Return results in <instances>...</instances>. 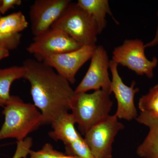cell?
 <instances>
[{"mask_svg": "<svg viewBox=\"0 0 158 158\" xmlns=\"http://www.w3.org/2000/svg\"><path fill=\"white\" fill-rule=\"evenodd\" d=\"M23 78L31 85L35 106L40 110L42 125L52 124L68 113L76 93L70 83L44 62L28 59L24 61Z\"/></svg>", "mask_w": 158, "mask_h": 158, "instance_id": "obj_1", "label": "cell"}, {"mask_svg": "<svg viewBox=\"0 0 158 158\" xmlns=\"http://www.w3.org/2000/svg\"><path fill=\"white\" fill-rule=\"evenodd\" d=\"M2 113L5 121L0 130V141L10 138L22 141L42 125V115L37 108L18 96H11Z\"/></svg>", "mask_w": 158, "mask_h": 158, "instance_id": "obj_2", "label": "cell"}, {"mask_svg": "<svg viewBox=\"0 0 158 158\" xmlns=\"http://www.w3.org/2000/svg\"><path fill=\"white\" fill-rule=\"evenodd\" d=\"M110 94L102 89L90 94L76 93L71 114L83 135L110 115L113 106Z\"/></svg>", "mask_w": 158, "mask_h": 158, "instance_id": "obj_3", "label": "cell"}, {"mask_svg": "<svg viewBox=\"0 0 158 158\" xmlns=\"http://www.w3.org/2000/svg\"><path fill=\"white\" fill-rule=\"evenodd\" d=\"M52 27L64 31L82 46H95L98 35L92 16L71 2Z\"/></svg>", "mask_w": 158, "mask_h": 158, "instance_id": "obj_4", "label": "cell"}, {"mask_svg": "<svg viewBox=\"0 0 158 158\" xmlns=\"http://www.w3.org/2000/svg\"><path fill=\"white\" fill-rule=\"evenodd\" d=\"M145 49L141 40H126L122 45L113 50L112 60L118 65L127 67L138 75L152 78L158 60L156 57L152 60H148L145 56Z\"/></svg>", "mask_w": 158, "mask_h": 158, "instance_id": "obj_5", "label": "cell"}, {"mask_svg": "<svg viewBox=\"0 0 158 158\" xmlns=\"http://www.w3.org/2000/svg\"><path fill=\"white\" fill-rule=\"evenodd\" d=\"M82 47L64 31L51 27L41 34L34 36L27 50L36 60L43 62L50 56L76 50Z\"/></svg>", "mask_w": 158, "mask_h": 158, "instance_id": "obj_6", "label": "cell"}, {"mask_svg": "<svg viewBox=\"0 0 158 158\" xmlns=\"http://www.w3.org/2000/svg\"><path fill=\"white\" fill-rule=\"evenodd\" d=\"M124 127L114 114L109 115L88 130L84 139L94 158H112L114 139Z\"/></svg>", "mask_w": 158, "mask_h": 158, "instance_id": "obj_7", "label": "cell"}, {"mask_svg": "<svg viewBox=\"0 0 158 158\" xmlns=\"http://www.w3.org/2000/svg\"><path fill=\"white\" fill-rule=\"evenodd\" d=\"M71 113L62 114L52 123L53 130L49 135L55 141L60 140L65 144L67 154L80 158H95L89 147L75 127Z\"/></svg>", "mask_w": 158, "mask_h": 158, "instance_id": "obj_8", "label": "cell"}, {"mask_svg": "<svg viewBox=\"0 0 158 158\" xmlns=\"http://www.w3.org/2000/svg\"><path fill=\"white\" fill-rule=\"evenodd\" d=\"M90 59L89 68L75 92L86 93L102 89L111 94V80L108 71L110 60L107 52L102 46H96Z\"/></svg>", "mask_w": 158, "mask_h": 158, "instance_id": "obj_9", "label": "cell"}, {"mask_svg": "<svg viewBox=\"0 0 158 158\" xmlns=\"http://www.w3.org/2000/svg\"><path fill=\"white\" fill-rule=\"evenodd\" d=\"M96 47L82 46L76 50L50 56L42 62L56 70L70 84H74L77 73L91 59Z\"/></svg>", "mask_w": 158, "mask_h": 158, "instance_id": "obj_10", "label": "cell"}, {"mask_svg": "<svg viewBox=\"0 0 158 158\" xmlns=\"http://www.w3.org/2000/svg\"><path fill=\"white\" fill-rule=\"evenodd\" d=\"M118 64L110 60V69L112 73L111 92L114 94L117 101V110L115 114L118 118L131 121L138 116L135 104L136 94L139 88H135L133 81L130 87L125 85L118 73Z\"/></svg>", "mask_w": 158, "mask_h": 158, "instance_id": "obj_11", "label": "cell"}, {"mask_svg": "<svg viewBox=\"0 0 158 158\" xmlns=\"http://www.w3.org/2000/svg\"><path fill=\"white\" fill-rule=\"evenodd\" d=\"M70 0H36L30 7V21L34 36L50 28L64 11Z\"/></svg>", "mask_w": 158, "mask_h": 158, "instance_id": "obj_12", "label": "cell"}, {"mask_svg": "<svg viewBox=\"0 0 158 158\" xmlns=\"http://www.w3.org/2000/svg\"><path fill=\"white\" fill-rule=\"evenodd\" d=\"M28 26V23L21 11L0 17V46L9 51L17 48L21 39L20 32Z\"/></svg>", "mask_w": 158, "mask_h": 158, "instance_id": "obj_13", "label": "cell"}, {"mask_svg": "<svg viewBox=\"0 0 158 158\" xmlns=\"http://www.w3.org/2000/svg\"><path fill=\"white\" fill-rule=\"evenodd\" d=\"M136 119L149 129L146 138L137 148V155L142 158H158V118L140 114Z\"/></svg>", "mask_w": 158, "mask_h": 158, "instance_id": "obj_14", "label": "cell"}, {"mask_svg": "<svg viewBox=\"0 0 158 158\" xmlns=\"http://www.w3.org/2000/svg\"><path fill=\"white\" fill-rule=\"evenodd\" d=\"M77 4L90 14L96 23L98 34H101L107 25L106 16L110 15L116 24L108 0H78Z\"/></svg>", "mask_w": 158, "mask_h": 158, "instance_id": "obj_15", "label": "cell"}, {"mask_svg": "<svg viewBox=\"0 0 158 158\" xmlns=\"http://www.w3.org/2000/svg\"><path fill=\"white\" fill-rule=\"evenodd\" d=\"M24 72L23 65L0 68V107H4L10 100L11 85L14 81L23 78Z\"/></svg>", "mask_w": 158, "mask_h": 158, "instance_id": "obj_16", "label": "cell"}, {"mask_svg": "<svg viewBox=\"0 0 158 158\" xmlns=\"http://www.w3.org/2000/svg\"><path fill=\"white\" fill-rule=\"evenodd\" d=\"M140 114L148 117L158 118V84L141 97L138 104Z\"/></svg>", "mask_w": 158, "mask_h": 158, "instance_id": "obj_17", "label": "cell"}, {"mask_svg": "<svg viewBox=\"0 0 158 158\" xmlns=\"http://www.w3.org/2000/svg\"><path fill=\"white\" fill-rule=\"evenodd\" d=\"M62 153L54 149L50 144L46 143L38 151H30V158H59Z\"/></svg>", "mask_w": 158, "mask_h": 158, "instance_id": "obj_18", "label": "cell"}, {"mask_svg": "<svg viewBox=\"0 0 158 158\" xmlns=\"http://www.w3.org/2000/svg\"><path fill=\"white\" fill-rule=\"evenodd\" d=\"M33 144L32 138L27 137L17 142V147L14 156L12 158H25L29 154Z\"/></svg>", "mask_w": 158, "mask_h": 158, "instance_id": "obj_19", "label": "cell"}, {"mask_svg": "<svg viewBox=\"0 0 158 158\" xmlns=\"http://www.w3.org/2000/svg\"><path fill=\"white\" fill-rule=\"evenodd\" d=\"M21 0H2V4L0 6V13L4 14L9 9L14 8L15 6H19L22 5Z\"/></svg>", "mask_w": 158, "mask_h": 158, "instance_id": "obj_20", "label": "cell"}, {"mask_svg": "<svg viewBox=\"0 0 158 158\" xmlns=\"http://www.w3.org/2000/svg\"><path fill=\"white\" fill-rule=\"evenodd\" d=\"M157 17L158 18V11L157 12ZM158 44V25L157 29L156 31L155 36L152 40H151L150 42L147 43L146 44H144V47L145 48H147L153 47L156 46Z\"/></svg>", "mask_w": 158, "mask_h": 158, "instance_id": "obj_21", "label": "cell"}, {"mask_svg": "<svg viewBox=\"0 0 158 158\" xmlns=\"http://www.w3.org/2000/svg\"><path fill=\"white\" fill-rule=\"evenodd\" d=\"M9 52L7 49L0 46V61L9 56L10 54Z\"/></svg>", "mask_w": 158, "mask_h": 158, "instance_id": "obj_22", "label": "cell"}, {"mask_svg": "<svg viewBox=\"0 0 158 158\" xmlns=\"http://www.w3.org/2000/svg\"><path fill=\"white\" fill-rule=\"evenodd\" d=\"M59 158H80L77 156L74 155H72L65 154L62 153L60 156Z\"/></svg>", "mask_w": 158, "mask_h": 158, "instance_id": "obj_23", "label": "cell"}, {"mask_svg": "<svg viewBox=\"0 0 158 158\" xmlns=\"http://www.w3.org/2000/svg\"><path fill=\"white\" fill-rule=\"evenodd\" d=\"M2 0H0V6H1V4H2ZM0 17H1V14L0 13Z\"/></svg>", "mask_w": 158, "mask_h": 158, "instance_id": "obj_24", "label": "cell"}, {"mask_svg": "<svg viewBox=\"0 0 158 158\" xmlns=\"http://www.w3.org/2000/svg\"></svg>", "mask_w": 158, "mask_h": 158, "instance_id": "obj_25", "label": "cell"}]
</instances>
